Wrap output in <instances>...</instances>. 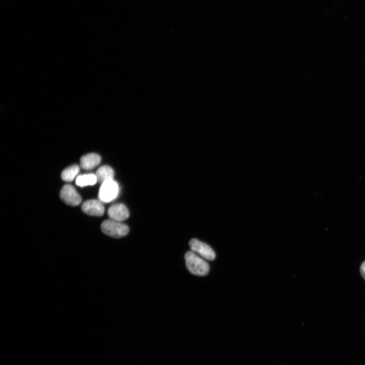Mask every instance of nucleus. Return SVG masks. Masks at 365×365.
<instances>
[{"instance_id":"obj_2","label":"nucleus","mask_w":365,"mask_h":365,"mask_svg":"<svg viewBox=\"0 0 365 365\" xmlns=\"http://www.w3.org/2000/svg\"><path fill=\"white\" fill-rule=\"evenodd\" d=\"M101 229L105 234L116 239L125 236L129 232L127 225L111 219L104 221L102 223Z\"/></svg>"},{"instance_id":"obj_5","label":"nucleus","mask_w":365,"mask_h":365,"mask_svg":"<svg viewBox=\"0 0 365 365\" xmlns=\"http://www.w3.org/2000/svg\"><path fill=\"white\" fill-rule=\"evenodd\" d=\"M60 197L66 204L71 206H77L82 202L80 195L74 187L70 185H65L60 192Z\"/></svg>"},{"instance_id":"obj_1","label":"nucleus","mask_w":365,"mask_h":365,"mask_svg":"<svg viewBox=\"0 0 365 365\" xmlns=\"http://www.w3.org/2000/svg\"><path fill=\"white\" fill-rule=\"evenodd\" d=\"M186 267L192 275L205 276L210 271V266L206 260L199 256L192 251H188L185 256Z\"/></svg>"},{"instance_id":"obj_11","label":"nucleus","mask_w":365,"mask_h":365,"mask_svg":"<svg viewBox=\"0 0 365 365\" xmlns=\"http://www.w3.org/2000/svg\"><path fill=\"white\" fill-rule=\"evenodd\" d=\"M80 167L77 165L72 166L65 169L62 173V179L65 182H70L74 179L78 174Z\"/></svg>"},{"instance_id":"obj_3","label":"nucleus","mask_w":365,"mask_h":365,"mask_svg":"<svg viewBox=\"0 0 365 365\" xmlns=\"http://www.w3.org/2000/svg\"><path fill=\"white\" fill-rule=\"evenodd\" d=\"M118 193V184L113 179L107 181L102 184L99 191V197L102 202L109 203L112 202L117 197Z\"/></svg>"},{"instance_id":"obj_6","label":"nucleus","mask_w":365,"mask_h":365,"mask_svg":"<svg viewBox=\"0 0 365 365\" xmlns=\"http://www.w3.org/2000/svg\"><path fill=\"white\" fill-rule=\"evenodd\" d=\"M108 216L111 220L122 222L129 218V210L123 204H115L110 207L108 211Z\"/></svg>"},{"instance_id":"obj_12","label":"nucleus","mask_w":365,"mask_h":365,"mask_svg":"<svg viewBox=\"0 0 365 365\" xmlns=\"http://www.w3.org/2000/svg\"><path fill=\"white\" fill-rule=\"evenodd\" d=\"M362 276L365 280V261L363 263L360 268Z\"/></svg>"},{"instance_id":"obj_8","label":"nucleus","mask_w":365,"mask_h":365,"mask_svg":"<svg viewBox=\"0 0 365 365\" xmlns=\"http://www.w3.org/2000/svg\"><path fill=\"white\" fill-rule=\"evenodd\" d=\"M101 158L97 154L91 153L82 156L80 159L82 168L85 170H93L99 165Z\"/></svg>"},{"instance_id":"obj_10","label":"nucleus","mask_w":365,"mask_h":365,"mask_svg":"<svg viewBox=\"0 0 365 365\" xmlns=\"http://www.w3.org/2000/svg\"><path fill=\"white\" fill-rule=\"evenodd\" d=\"M96 175L93 174H89L78 176L76 181L77 185L80 187L92 186L97 182Z\"/></svg>"},{"instance_id":"obj_4","label":"nucleus","mask_w":365,"mask_h":365,"mask_svg":"<svg viewBox=\"0 0 365 365\" xmlns=\"http://www.w3.org/2000/svg\"><path fill=\"white\" fill-rule=\"evenodd\" d=\"M189 246L192 251L206 260L213 261L216 258L215 251L205 243L197 239H192L189 243Z\"/></svg>"},{"instance_id":"obj_7","label":"nucleus","mask_w":365,"mask_h":365,"mask_svg":"<svg viewBox=\"0 0 365 365\" xmlns=\"http://www.w3.org/2000/svg\"><path fill=\"white\" fill-rule=\"evenodd\" d=\"M101 201L91 199L85 202L82 206V210L85 214L93 216H102L105 212V208Z\"/></svg>"},{"instance_id":"obj_9","label":"nucleus","mask_w":365,"mask_h":365,"mask_svg":"<svg viewBox=\"0 0 365 365\" xmlns=\"http://www.w3.org/2000/svg\"><path fill=\"white\" fill-rule=\"evenodd\" d=\"M95 175L97 181L102 184L107 181L113 180L114 177V172L110 167L104 166L98 170Z\"/></svg>"}]
</instances>
